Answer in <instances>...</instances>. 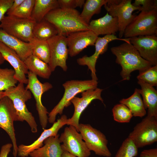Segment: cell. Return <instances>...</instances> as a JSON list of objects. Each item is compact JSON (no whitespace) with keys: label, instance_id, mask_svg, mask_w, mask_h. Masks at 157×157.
I'll use <instances>...</instances> for the list:
<instances>
[{"label":"cell","instance_id":"cell-1","mask_svg":"<svg viewBox=\"0 0 157 157\" xmlns=\"http://www.w3.org/2000/svg\"><path fill=\"white\" fill-rule=\"evenodd\" d=\"M112 53L116 57L115 62L122 67L120 73L122 81H129L133 71L143 72L152 66L143 59L130 43L125 42L111 48Z\"/></svg>","mask_w":157,"mask_h":157},{"label":"cell","instance_id":"cell-2","mask_svg":"<svg viewBox=\"0 0 157 157\" xmlns=\"http://www.w3.org/2000/svg\"><path fill=\"white\" fill-rule=\"evenodd\" d=\"M44 19L54 25L58 35L66 37L74 32L90 30L75 9L59 8L50 11Z\"/></svg>","mask_w":157,"mask_h":157},{"label":"cell","instance_id":"cell-3","mask_svg":"<svg viewBox=\"0 0 157 157\" xmlns=\"http://www.w3.org/2000/svg\"><path fill=\"white\" fill-rule=\"evenodd\" d=\"M24 84L19 83L15 86L4 91L5 95L12 101L19 118V121H26L29 126L31 132L38 131V125L32 113L28 110L26 102L32 97L31 93L24 87Z\"/></svg>","mask_w":157,"mask_h":157},{"label":"cell","instance_id":"cell-4","mask_svg":"<svg viewBox=\"0 0 157 157\" xmlns=\"http://www.w3.org/2000/svg\"><path fill=\"white\" fill-rule=\"evenodd\" d=\"M98 84L97 81L92 79L69 81L63 84L64 94L59 103L49 113V122L51 124L54 123L56 115L62 114L64 108L71 104V100L77 94L89 89H95L97 88Z\"/></svg>","mask_w":157,"mask_h":157},{"label":"cell","instance_id":"cell-5","mask_svg":"<svg viewBox=\"0 0 157 157\" xmlns=\"http://www.w3.org/2000/svg\"><path fill=\"white\" fill-rule=\"evenodd\" d=\"M140 12L126 28L124 35L125 38L157 35V9Z\"/></svg>","mask_w":157,"mask_h":157},{"label":"cell","instance_id":"cell-6","mask_svg":"<svg viewBox=\"0 0 157 157\" xmlns=\"http://www.w3.org/2000/svg\"><path fill=\"white\" fill-rule=\"evenodd\" d=\"M131 2V0H109L104 5L109 15L117 18L119 38L124 36L126 27L136 16L132 14L133 12L140 10V7L134 6Z\"/></svg>","mask_w":157,"mask_h":157},{"label":"cell","instance_id":"cell-7","mask_svg":"<svg viewBox=\"0 0 157 157\" xmlns=\"http://www.w3.org/2000/svg\"><path fill=\"white\" fill-rule=\"evenodd\" d=\"M138 148L150 145L157 141V119L147 116L134 127L129 135Z\"/></svg>","mask_w":157,"mask_h":157},{"label":"cell","instance_id":"cell-8","mask_svg":"<svg viewBox=\"0 0 157 157\" xmlns=\"http://www.w3.org/2000/svg\"><path fill=\"white\" fill-rule=\"evenodd\" d=\"M79 132L89 149L97 155L110 157L112 154L108 147V141L105 135L100 131L89 124L80 123Z\"/></svg>","mask_w":157,"mask_h":157},{"label":"cell","instance_id":"cell-9","mask_svg":"<svg viewBox=\"0 0 157 157\" xmlns=\"http://www.w3.org/2000/svg\"><path fill=\"white\" fill-rule=\"evenodd\" d=\"M36 22L32 19H21L5 16L0 23V28L24 42L33 38V31Z\"/></svg>","mask_w":157,"mask_h":157},{"label":"cell","instance_id":"cell-10","mask_svg":"<svg viewBox=\"0 0 157 157\" xmlns=\"http://www.w3.org/2000/svg\"><path fill=\"white\" fill-rule=\"evenodd\" d=\"M63 151L77 157H89L90 151L83 141L82 136L72 125L66 127L59 137Z\"/></svg>","mask_w":157,"mask_h":157},{"label":"cell","instance_id":"cell-11","mask_svg":"<svg viewBox=\"0 0 157 157\" xmlns=\"http://www.w3.org/2000/svg\"><path fill=\"white\" fill-rule=\"evenodd\" d=\"M28 82L25 88L30 91L36 102V109L38 115L40 125L43 130L45 129L48 122L47 114L49 113L43 105L41 101L42 94L53 87L49 82L41 83L37 76L31 72L28 74Z\"/></svg>","mask_w":157,"mask_h":157},{"label":"cell","instance_id":"cell-12","mask_svg":"<svg viewBox=\"0 0 157 157\" xmlns=\"http://www.w3.org/2000/svg\"><path fill=\"white\" fill-rule=\"evenodd\" d=\"M15 121H19V119L13 103L8 97L5 96L0 99V128L7 133L11 140L14 157L17 156L18 151L14 126Z\"/></svg>","mask_w":157,"mask_h":157},{"label":"cell","instance_id":"cell-13","mask_svg":"<svg viewBox=\"0 0 157 157\" xmlns=\"http://www.w3.org/2000/svg\"><path fill=\"white\" fill-rule=\"evenodd\" d=\"M50 50V59L48 65L52 72L57 66L66 71V61L69 54L66 37L57 35L47 40Z\"/></svg>","mask_w":157,"mask_h":157},{"label":"cell","instance_id":"cell-14","mask_svg":"<svg viewBox=\"0 0 157 157\" xmlns=\"http://www.w3.org/2000/svg\"><path fill=\"white\" fill-rule=\"evenodd\" d=\"M103 90L97 88L95 89H89L81 92L82 97H74L70 101L74 107V112L72 117L67 119L66 124L74 126L79 132V120L83 112L92 101L98 99L102 103L104 100L101 97Z\"/></svg>","mask_w":157,"mask_h":157},{"label":"cell","instance_id":"cell-15","mask_svg":"<svg viewBox=\"0 0 157 157\" xmlns=\"http://www.w3.org/2000/svg\"><path fill=\"white\" fill-rule=\"evenodd\" d=\"M119 40L125 42L130 43L129 38H120L114 35H106L102 37H98L95 42V51L94 53L90 56L85 55L77 60L78 65H86L91 72L92 79L97 81L95 69L96 64L99 56L105 53L107 50L108 44L111 41Z\"/></svg>","mask_w":157,"mask_h":157},{"label":"cell","instance_id":"cell-16","mask_svg":"<svg viewBox=\"0 0 157 157\" xmlns=\"http://www.w3.org/2000/svg\"><path fill=\"white\" fill-rule=\"evenodd\" d=\"M129 39L143 59L152 66L157 65V35L139 36Z\"/></svg>","mask_w":157,"mask_h":157},{"label":"cell","instance_id":"cell-17","mask_svg":"<svg viewBox=\"0 0 157 157\" xmlns=\"http://www.w3.org/2000/svg\"><path fill=\"white\" fill-rule=\"evenodd\" d=\"M98 37L90 30L78 31L68 35L66 40L69 56H75L87 47L94 46Z\"/></svg>","mask_w":157,"mask_h":157},{"label":"cell","instance_id":"cell-18","mask_svg":"<svg viewBox=\"0 0 157 157\" xmlns=\"http://www.w3.org/2000/svg\"><path fill=\"white\" fill-rule=\"evenodd\" d=\"M67 116L63 115L53 124L52 126L44 130L39 137L33 143L28 145L21 144L18 147L17 155L21 157H28L31 153L42 147L44 141L47 138L55 136L59 130L66 124Z\"/></svg>","mask_w":157,"mask_h":157},{"label":"cell","instance_id":"cell-19","mask_svg":"<svg viewBox=\"0 0 157 157\" xmlns=\"http://www.w3.org/2000/svg\"><path fill=\"white\" fill-rule=\"evenodd\" d=\"M0 53L5 60L7 61L13 67L15 78L19 83L27 84L28 79L26 75L29 71L24 61L17 53L0 42Z\"/></svg>","mask_w":157,"mask_h":157},{"label":"cell","instance_id":"cell-20","mask_svg":"<svg viewBox=\"0 0 157 157\" xmlns=\"http://www.w3.org/2000/svg\"><path fill=\"white\" fill-rule=\"evenodd\" d=\"M88 26L89 30L98 36L100 35H115L119 30L117 18L112 16L108 13L103 17L92 20Z\"/></svg>","mask_w":157,"mask_h":157},{"label":"cell","instance_id":"cell-21","mask_svg":"<svg viewBox=\"0 0 157 157\" xmlns=\"http://www.w3.org/2000/svg\"><path fill=\"white\" fill-rule=\"evenodd\" d=\"M0 42L14 50L24 61L32 54L31 46L8 34L0 28Z\"/></svg>","mask_w":157,"mask_h":157},{"label":"cell","instance_id":"cell-22","mask_svg":"<svg viewBox=\"0 0 157 157\" xmlns=\"http://www.w3.org/2000/svg\"><path fill=\"white\" fill-rule=\"evenodd\" d=\"M138 80V83L141 87L139 91L142 96L144 108L147 109V116L157 119V91L153 86Z\"/></svg>","mask_w":157,"mask_h":157},{"label":"cell","instance_id":"cell-23","mask_svg":"<svg viewBox=\"0 0 157 157\" xmlns=\"http://www.w3.org/2000/svg\"><path fill=\"white\" fill-rule=\"evenodd\" d=\"M59 135L50 136L44 142V145L29 154L31 157H61L63 150L59 140Z\"/></svg>","mask_w":157,"mask_h":157},{"label":"cell","instance_id":"cell-24","mask_svg":"<svg viewBox=\"0 0 157 157\" xmlns=\"http://www.w3.org/2000/svg\"><path fill=\"white\" fill-rule=\"evenodd\" d=\"M119 102L129 108L133 116L142 117L146 114V110L138 89L136 88L134 93L131 96L122 99Z\"/></svg>","mask_w":157,"mask_h":157},{"label":"cell","instance_id":"cell-25","mask_svg":"<svg viewBox=\"0 0 157 157\" xmlns=\"http://www.w3.org/2000/svg\"><path fill=\"white\" fill-rule=\"evenodd\" d=\"M24 61L29 71L43 78L50 77L52 72L48 64L32 54Z\"/></svg>","mask_w":157,"mask_h":157},{"label":"cell","instance_id":"cell-26","mask_svg":"<svg viewBox=\"0 0 157 157\" xmlns=\"http://www.w3.org/2000/svg\"><path fill=\"white\" fill-rule=\"evenodd\" d=\"M59 8L57 0H35L31 18L36 22H39L50 11Z\"/></svg>","mask_w":157,"mask_h":157},{"label":"cell","instance_id":"cell-27","mask_svg":"<svg viewBox=\"0 0 157 157\" xmlns=\"http://www.w3.org/2000/svg\"><path fill=\"white\" fill-rule=\"evenodd\" d=\"M33 37L44 40H47L58 34L54 25L44 19L36 23L33 28Z\"/></svg>","mask_w":157,"mask_h":157},{"label":"cell","instance_id":"cell-28","mask_svg":"<svg viewBox=\"0 0 157 157\" xmlns=\"http://www.w3.org/2000/svg\"><path fill=\"white\" fill-rule=\"evenodd\" d=\"M109 0H86L80 15L83 20L88 25L92 16L100 13L101 8Z\"/></svg>","mask_w":157,"mask_h":157},{"label":"cell","instance_id":"cell-29","mask_svg":"<svg viewBox=\"0 0 157 157\" xmlns=\"http://www.w3.org/2000/svg\"><path fill=\"white\" fill-rule=\"evenodd\" d=\"M29 42L31 46L32 55L48 64L50 50L47 40H40L33 37Z\"/></svg>","mask_w":157,"mask_h":157},{"label":"cell","instance_id":"cell-30","mask_svg":"<svg viewBox=\"0 0 157 157\" xmlns=\"http://www.w3.org/2000/svg\"><path fill=\"white\" fill-rule=\"evenodd\" d=\"M14 70L0 68V91H4L15 86L18 81L15 78Z\"/></svg>","mask_w":157,"mask_h":157},{"label":"cell","instance_id":"cell-31","mask_svg":"<svg viewBox=\"0 0 157 157\" xmlns=\"http://www.w3.org/2000/svg\"><path fill=\"white\" fill-rule=\"evenodd\" d=\"M35 0H24L19 6L10 15L16 18L30 19Z\"/></svg>","mask_w":157,"mask_h":157},{"label":"cell","instance_id":"cell-32","mask_svg":"<svg viewBox=\"0 0 157 157\" xmlns=\"http://www.w3.org/2000/svg\"><path fill=\"white\" fill-rule=\"evenodd\" d=\"M112 112L114 120L119 123H129L133 116L129 108L121 103L113 107Z\"/></svg>","mask_w":157,"mask_h":157},{"label":"cell","instance_id":"cell-33","mask_svg":"<svg viewBox=\"0 0 157 157\" xmlns=\"http://www.w3.org/2000/svg\"><path fill=\"white\" fill-rule=\"evenodd\" d=\"M138 149L129 138L125 139L118 150L115 157H135L138 154Z\"/></svg>","mask_w":157,"mask_h":157},{"label":"cell","instance_id":"cell-34","mask_svg":"<svg viewBox=\"0 0 157 157\" xmlns=\"http://www.w3.org/2000/svg\"><path fill=\"white\" fill-rule=\"evenodd\" d=\"M140 80L153 87L157 86V65L152 66L145 71L140 73L137 76Z\"/></svg>","mask_w":157,"mask_h":157},{"label":"cell","instance_id":"cell-35","mask_svg":"<svg viewBox=\"0 0 157 157\" xmlns=\"http://www.w3.org/2000/svg\"><path fill=\"white\" fill-rule=\"evenodd\" d=\"M132 4L135 7H140V11H150L157 9L156 0H135Z\"/></svg>","mask_w":157,"mask_h":157},{"label":"cell","instance_id":"cell-36","mask_svg":"<svg viewBox=\"0 0 157 157\" xmlns=\"http://www.w3.org/2000/svg\"><path fill=\"white\" fill-rule=\"evenodd\" d=\"M14 0H0V23L11 6Z\"/></svg>","mask_w":157,"mask_h":157},{"label":"cell","instance_id":"cell-37","mask_svg":"<svg viewBox=\"0 0 157 157\" xmlns=\"http://www.w3.org/2000/svg\"><path fill=\"white\" fill-rule=\"evenodd\" d=\"M59 8L75 9L77 7L76 0H58Z\"/></svg>","mask_w":157,"mask_h":157},{"label":"cell","instance_id":"cell-38","mask_svg":"<svg viewBox=\"0 0 157 157\" xmlns=\"http://www.w3.org/2000/svg\"><path fill=\"white\" fill-rule=\"evenodd\" d=\"M140 157H157V148L143 150L140 154Z\"/></svg>","mask_w":157,"mask_h":157},{"label":"cell","instance_id":"cell-39","mask_svg":"<svg viewBox=\"0 0 157 157\" xmlns=\"http://www.w3.org/2000/svg\"><path fill=\"white\" fill-rule=\"evenodd\" d=\"M12 147V144L10 143L3 145L0 151V157H8Z\"/></svg>","mask_w":157,"mask_h":157},{"label":"cell","instance_id":"cell-40","mask_svg":"<svg viewBox=\"0 0 157 157\" xmlns=\"http://www.w3.org/2000/svg\"><path fill=\"white\" fill-rule=\"evenodd\" d=\"M24 1V0H14L11 6L6 13L7 15H9L12 13Z\"/></svg>","mask_w":157,"mask_h":157},{"label":"cell","instance_id":"cell-41","mask_svg":"<svg viewBox=\"0 0 157 157\" xmlns=\"http://www.w3.org/2000/svg\"><path fill=\"white\" fill-rule=\"evenodd\" d=\"M85 0H76V2L77 7L81 8L85 3Z\"/></svg>","mask_w":157,"mask_h":157},{"label":"cell","instance_id":"cell-42","mask_svg":"<svg viewBox=\"0 0 157 157\" xmlns=\"http://www.w3.org/2000/svg\"><path fill=\"white\" fill-rule=\"evenodd\" d=\"M61 157H76L68 152L63 151V153Z\"/></svg>","mask_w":157,"mask_h":157},{"label":"cell","instance_id":"cell-43","mask_svg":"<svg viewBox=\"0 0 157 157\" xmlns=\"http://www.w3.org/2000/svg\"><path fill=\"white\" fill-rule=\"evenodd\" d=\"M5 60L1 54L0 53V65L2 64L4 62Z\"/></svg>","mask_w":157,"mask_h":157},{"label":"cell","instance_id":"cell-44","mask_svg":"<svg viewBox=\"0 0 157 157\" xmlns=\"http://www.w3.org/2000/svg\"><path fill=\"white\" fill-rule=\"evenodd\" d=\"M5 96L4 91H0V99Z\"/></svg>","mask_w":157,"mask_h":157}]
</instances>
